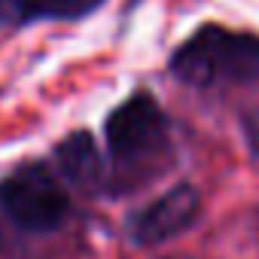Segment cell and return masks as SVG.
Masks as SVG:
<instances>
[{
    "label": "cell",
    "mask_w": 259,
    "mask_h": 259,
    "mask_svg": "<svg viewBox=\"0 0 259 259\" xmlns=\"http://www.w3.org/2000/svg\"><path fill=\"white\" fill-rule=\"evenodd\" d=\"M171 73L186 85H220L247 82L259 76V37L238 34L220 25L198 28L174 55Z\"/></svg>",
    "instance_id": "6da1fadb"
},
{
    "label": "cell",
    "mask_w": 259,
    "mask_h": 259,
    "mask_svg": "<svg viewBox=\"0 0 259 259\" xmlns=\"http://www.w3.org/2000/svg\"><path fill=\"white\" fill-rule=\"evenodd\" d=\"M0 207L25 232H52L67 220L70 198L46 165L31 162L0 183Z\"/></svg>",
    "instance_id": "7a4b0ae2"
},
{
    "label": "cell",
    "mask_w": 259,
    "mask_h": 259,
    "mask_svg": "<svg viewBox=\"0 0 259 259\" xmlns=\"http://www.w3.org/2000/svg\"><path fill=\"white\" fill-rule=\"evenodd\" d=\"M104 135H107V150L119 165H138L165 147L168 119L153 95L138 92L110 113Z\"/></svg>",
    "instance_id": "3957f363"
},
{
    "label": "cell",
    "mask_w": 259,
    "mask_h": 259,
    "mask_svg": "<svg viewBox=\"0 0 259 259\" xmlns=\"http://www.w3.org/2000/svg\"><path fill=\"white\" fill-rule=\"evenodd\" d=\"M198 207H201V198H198L195 186L180 183V186L162 192L156 201H150L138 213H132V220H128V238L141 247H156L162 241H171L174 235L186 232L195 223Z\"/></svg>",
    "instance_id": "277c9868"
},
{
    "label": "cell",
    "mask_w": 259,
    "mask_h": 259,
    "mask_svg": "<svg viewBox=\"0 0 259 259\" xmlns=\"http://www.w3.org/2000/svg\"><path fill=\"white\" fill-rule=\"evenodd\" d=\"M55 168L67 183L82 189H92L104 180V159L89 132H73L55 147Z\"/></svg>",
    "instance_id": "5b68a950"
},
{
    "label": "cell",
    "mask_w": 259,
    "mask_h": 259,
    "mask_svg": "<svg viewBox=\"0 0 259 259\" xmlns=\"http://www.w3.org/2000/svg\"><path fill=\"white\" fill-rule=\"evenodd\" d=\"M101 0H16L22 19H79L92 13Z\"/></svg>",
    "instance_id": "8992f818"
},
{
    "label": "cell",
    "mask_w": 259,
    "mask_h": 259,
    "mask_svg": "<svg viewBox=\"0 0 259 259\" xmlns=\"http://www.w3.org/2000/svg\"><path fill=\"white\" fill-rule=\"evenodd\" d=\"M241 125H244V141H247V150H250V156L259 162V107L247 110V113H244V119H241Z\"/></svg>",
    "instance_id": "52a82bcc"
},
{
    "label": "cell",
    "mask_w": 259,
    "mask_h": 259,
    "mask_svg": "<svg viewBox=\"0 0 259 259\" xmlns=\"http://www.w3.org/2000/svg\"><path fill=\"white\" fill-rule=\"evenodd\" d=\"M10 16H16V0H0V25H4Z\"/></svg>",
    "instance_id": "ba28073f"
},
{
    "label": "cell",
    "mask_w": 259,
    "mask_h": 259,
    "mask_svg": "<svg viewBox=\"0 0 259 259\" xmlns=\"http://www.w3.org/2000/svg\"><path fill=\"white\" fill-rule=\"evenodd\" d=\"M171 259H174V256H171Z\"/></svg>",
    "instance_id": "9c48e42d"
}]
</instances>
